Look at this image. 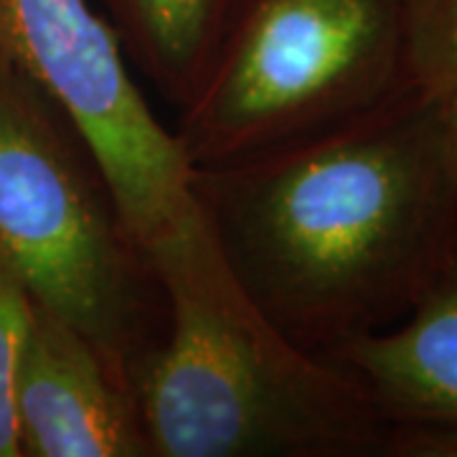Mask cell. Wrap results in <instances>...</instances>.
<instances>
[{
	"instance_id": "1",
	"label": "cell",
	"mask_w": 457,
	"mask_h": 457,
	"mask_svg": "<svg viewBox=\"0 0 457 457\" xmlns=\"http://www.w3.org/2000/svg\"><path fill=\"white\" fill-rule=\"evenodd\" d=\"M216 252L312 356L404 320L457 252V132L409 87L338 128L191 168Z\"/></svg>"
},
{
	"instance_id": "2",
	"label": "cell",
	"mask_w": 457,
	"mask_h": 457,
	"mask_svg": "<svg viewBox=\"0 0 457 457\" xmlns=\"http://www.w3.org/2000/svg\"><path fill=\"white\" fill-rule=\"evenodd\" d=\"M153 272L165 328L132 376L147 457H384V414L254 308L204 219Z\"/></svg>"
},
{
	"instance_id": "3",
	"label": "cell",
	"mask_w": 457,
	"mask_h": 457,
	"mask_svg": "<svg viewBox=\"0 0 457 457\" xmlns=\"http://www.w3.org/2000/svg\"><path fill=\"white\" fill-rule=\"evenodd\" d=\"M0 260L36 305L95 343L132 389L165 295L97 155L54 99L0 54Z\"/></svg>"
},
{
	"instance_id": "4",
	"label": "cell",
	"mask_w": 457,
	"mask_h": 457,
	"mask_svg": "<svg viewBox=\"0 0 457 457\" xmlns=\"http://www.w3.org/2000/svg\"><path fill=\"white\" fill-rule=\"evenodd\" d=\"M409 87L407 0H237L173 135L191 168L224 163L338 128Z\"/></svg>"
},
{
	"instance_id": "5",
	"label": "cell",
	"mask_w": 457,
	"mask_h": 457,
	"mask_svg": "<svg viewBox=\"0 0 457 457\" xmlns=\"http://www.w3.org/2000/svg\"><path fill=\"white\" fill-rule=\"evenodd\" d=\"M0 54L82 132L150 267L201 224L191 165L92 0H0Z\"/></svg>"
},
{
	"instance_id": "6",
	"label": "cell",
	"mask_w": 457,
	"mask_h": 457,
	"mask_svg": "<svg viewBox=\"0 0 457 457\" xmlns=\"http://www.w3.org/2000/svg\"><path fill=\"white\" fill-rule=\"evenodd\" d=\"M16 427L21 457H147L130 384L36 303L18 359Z\"/></svg>"
},
{
	"instance_id": "7",
	"label": "cell",
	"mask_w": 457,
	"mask_h": 457,
	"mask_svg": "<svg viewBox=\"0 0 457 457\" xmlns=\"http://www.w3.org/2000/svg\"><path fill=\"white\" fill-rule=\"evenodd\" d=\"M320 359L386 422L457 417V252L402 326L341 343Z\"/></svg>"
},
{
	"instance_id": "8",
	"label": "cell",
	"mask_w": 457,
	"mask_h": 457,
	"mask_svg": "<svg viewBox=\"0 0 457 457\" xmlns=\"http://www.w3.org/2000/svg\"><path fill=\"white\" fill-rule=\"evenodd\" d=\"M237 0H97L117 44L153 89L186 107L212 66Z\"/></svg>"
},
{
	"instance_id": "9",
	"label": "cell",
	"mask_w": 457,
	"mask_h": 457,
	"mask_svg": "<svg viewBox=\"0 0 457 457\" xmlns=\"http://www.w3.org/2000/svg\"><path fill=\"white\" fill-rule=\"evenodd\" d=\"M409 79L457 104V0H407Z\"/></svg>"
},
{
	"instance_id": "10",
	"label": "cell",
	"mask_w": 457,
	"mask_h": 457,
	"mask_svg": "<svg viewBox=\"0 0 457 457\" xmlns=\"http://www.w3.org/2000/svg\"><path fill=\"white\" fill-rule=\"evenodd\" d=\"M31 295L0 260V457H21L16 427V371L26 328L31 320Z\"/></svg>"
},
{
	"instance_id": "11",
	"label": "cell",
	"mask_w": 457,
	"mask_h": 457,
	"mask_svg": "<svg viewBox=\"0 0 457 457\" xmlns=\"http://www.w3.org/2000/svg\"><path fill=\"white\" fill-rule=\"evenodd\" d=\"M384 457H457V417L389 422Z\"/></svg>"
},
{
	"instance_id": "12",
	"label": "cell",
	"mask_w": 457,
	"mask_h": 457,
	"mask_svg": "<svg viewBox=\"0 0 457 457\" xmlns=\"http://www.w3.org/2000/svg\"><path fill=\"white\" fill-rule=\"evenodd\" d=\"M447 110H450V117H453V125H455V132H457V104L447 107Z\"/></svg>"
}]
</instances>
